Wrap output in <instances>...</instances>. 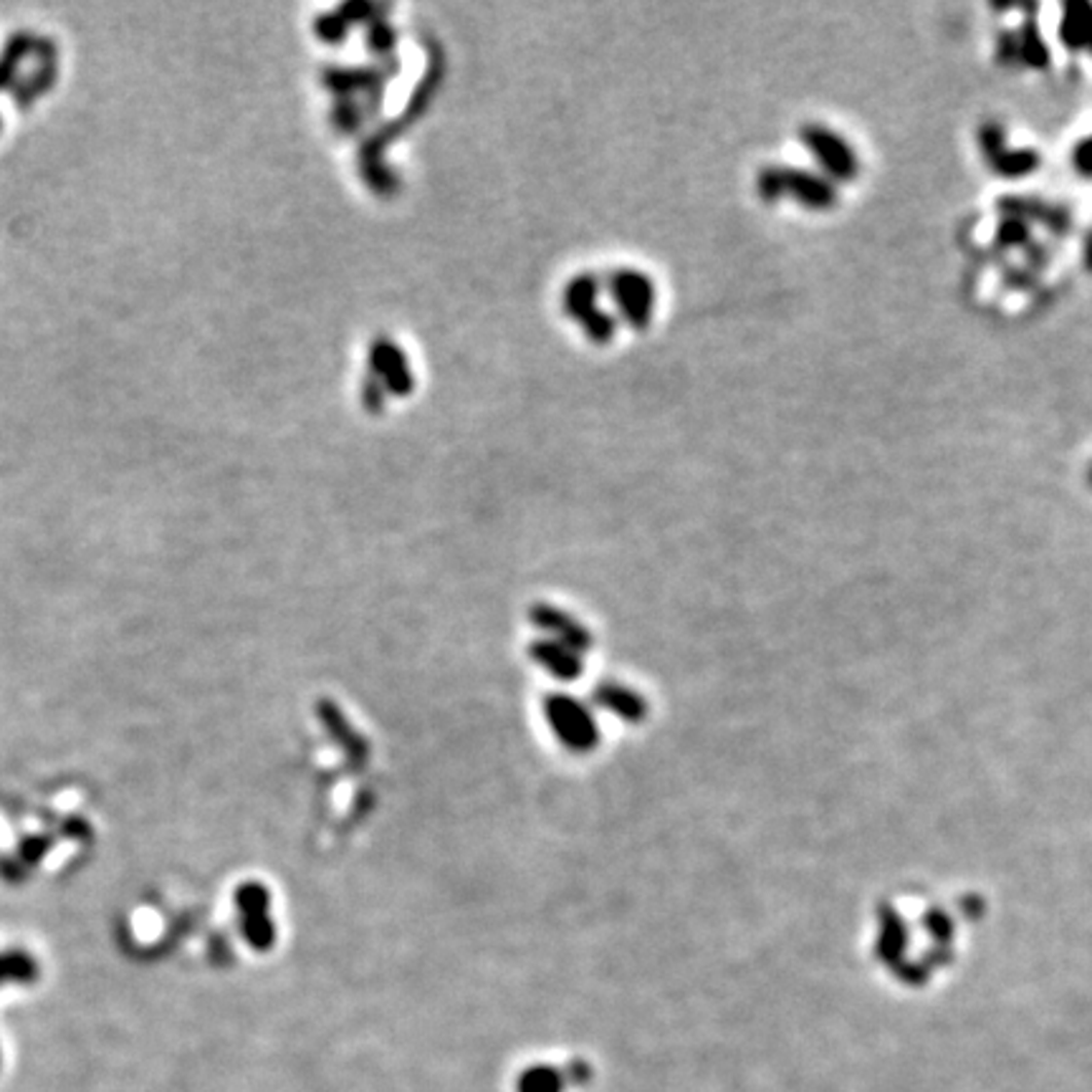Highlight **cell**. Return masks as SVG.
<instances>
[{"instance_id":"obj_1","label":"cell","mask_w":1092,"mask_h":1092,"mask_svg":"<svg viewBox=\"0 0 1092 1092\" xmlns=\"http://www.w3.org/2000/svg\"><path fill=\"white\" fill-rule=\"evenodd\" d=\"M759 192L769 203L779 201L781 195H792L812 211H825L837 201L835 185L822 180L820 175L804 173L797 168H774V165L759 173Z\"/></svg>"},{"instance_id":"obj_2","label":"cell","mask_w":1092,"mask_h":1092,"mask_svg":"<svg viewBox=\"0 0 1092 1092\" xmlns=\"http://www.w3.org/2000/svg\"><path fill=\"white\" fill-rule=\"evenodd\" d=\"M546 716H549V724L554 728L556 736H559L561 743H567L572 752H589V749L594 747V741H597L594 719L575 698H549V703H546Z\"/></svg>"},{"instance_id":"obj_3","label":"cell","mask_w":1092,"mask_h":1092,"mask_svg":"<svg viewBox=\"0 0 1092 1092\" xmlns=\"http://www.w3.org/2000/svg\"><path fill=\"white\" fill-rule=\"evenodd\" d=\"M802 142L835 180H852L858 175V152L837 132L827 130L822 124H807L802 130Z\"/></svg>"},{"instance_id":"obj_4","label":"cell","mask_w":1092,"mask_h":1092,"mask_svg":"<svg viewBox=\"0 0 1092 1092\" xmlns=\"http://www.w3.org/2000/svg\"><path fill=\"white\" fill-rule=\"evenodd\" d=\"M981 150H984L986 159H989L991 168L1002 175H1027L1031 170H1036L1040 157L1031 150H1009L1007 140H1004V132L999 124H986L981 130Z\"/></svg>"},{"instance_id":"obj_5","label":"cell","mask_w":1092,"mask_h":1092,"mask_svg":"<svg viewBox=\"0 0 1092 1092\" xmlns=\"http://www.w3.org/2000/svg\"><path fill=\"white\" fill-rule=\"evenodd\" d=\"M241 913H243V931L248 941L258 948H268L274 941V923L268 915V893L266 887L248 885L239 893Z\"/></svg>"},{"instance_id":"obj_6","label":"cell","mask_w":1092,"mask_h":1092,"mask_svg":"<svg viewBox=\"0 0 1092 1092\" xmlns=\"http://www.w3.org/2000/svg\"><path fill=\"white\" fill-rule=\"evenodd\" d=\"M534 622L551 635H556L554 643L567 645L572 650H584L589 645V635L584 627H579L572 617H567L565 612L554 610V607H539L534 610Z\"/></svg>"},{"instance_id":"obj_7","label":"cell","mask_w":1092,"mask_h":1092,"mask_svg":"<svg viewBox=\"0 0 1092 1092\" xmlns=\"http://www.w3.org/2000/svg\"><path fill=\"white\" fill-rule=\"evenodd\" d=\"M532 655L537 663L544 665V670H549L551 676L561 678V681H572V678H577L579 672H582V663H579L577 650L554 643V640L534 643Z\"/></svg>"},{"instance_id":"obj_8","label":"cell","mask_w":1092,"mask_h":1092,"mask_svg":"<svg viewBox=\"0 0 1092 1092\" xmlns=\"http://www.w3.org/2000/svg\"><path fill=\"white\" fill-rule=\"evenodd\" d=\"M1060 38L1064 46L1072 48V51H1080V48L1090 46V41H1092V5L1090 3L1064 5Z\"/></svg>"},{"instance_id":"obj_9","label":"cell","mask_w":1092,"mask_h":1092,"mask_svg":"<svg viewBox=\"0 0 1092 1092\" xmlns=\"http://www.w3.org/2000/svg\"><path fill=\"white\" fill-rule=\"evenodd\" d=\"M597 700L605 705V708H610L612 714L622 716V719H638L640 716L638 696L620 686H599Z\"/></svg>"},{"instance_id":"obj_10","label":"cell","mask_w":1092,"mask_h":1092,"mask_svg":"<svg viewBox=\"0 0 1092 1092\" xmlns=\"http://www.w3.org/2000/svg\"><path fill=\"white\" fill-rule=\"evenodd\" d=\"M1017 57L1027 66H1034V69H1045L1047 61H1050V51H1047L1034 24H1027L1022 38H1017Z\"/></svg>"},{"instance_id":"obj_11","label":"cell","mask_w":1092,"mask_h":1092,"mask_svg":"<svg viewBox=\"0 0 1092 1092\" xmlns=\"http://www.w3.org/2000/svg\"><path fill=\"white\" fill-rule=\"evenodd\" d=\"M518 1092H561V1075L554 1067H532L521 1075Z\"/></svg>"},{"instance_id":"obj_12","label":"cell","mask_w":1092,"mask_h":1092,"mask_svg":"<svg viewBox=\"0 0 1092 1092\" xmlns=\"http://www.w3.org/2000/svg\"><path fill=\"white\" fill-rule=\"evenodd\" d=\"M1014 206H1009V211H1014L1017 215H1031V218H1040L1045 220V225H1050V228H1057V230H1064L1067 228V218H1064V211H1057V208H1047V206H1024L1022 201H1012Z\"/></svg>"},{"instance_id":"obj_13","label":"cell","mask_w":1092,"mask_h":1092,"mask_svg":"<svg viewBox=\"0 0 1092 1092\" xmlns=\"http://www.w3.org/2000/svg\"><path fill=\"white\" fill-rule=\"evenodd\" d=\"M1072 162H1075V168H1078L1080 175H1085V178H1092V137H1088V140H1083L1078 147H1075Z\"/></svg>"},{"instance_id":"obj_14","label":"cell","mask_w":1092,"mask_h":1092,"mask_svg":"<svg viewBox=\"0 0 1092 1092\" xmlns=\"http://www.w3.org/2000/svg\"><path fill=\"white\" fill-rule=\"evenodd\" d=\"M1090 483H1092V468H1090Z\"/></svg>"},{"instance_id":"obj_15","label":"cell","mask_w":1092,"mask_h":1092,"mask_svg":"<svg viewBox=\"0 0 1092 1092\" xmlns=\"http://www.w3.org/2000/svg\"><path fill=\"white\" fill-rule=\"evenodd\" d=\"M1088 48H1090V51H1092V41H1090V46H1088Z\"/></svg>"}]
</instances>
